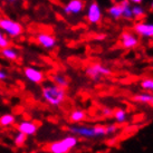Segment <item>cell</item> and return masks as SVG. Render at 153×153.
I'll use <instances>...</instances> for the list:
<instances>
[{"mask_svg":"<svg viewBox=\"0 0 153 153\" xmlns=\"http://www.w3.org/2000/svg\"><path fill=\"white\" fill-rule=\"evenodd\" d=\"M78 143L76 136L69 135L59 141H56L51 143L48 146V151L51 153H68L71 150H73Z\"/></svg>","mask_w":153,"mask_h":153,"instance_id":"3","label":"cell"},{"mask_svg":"<svg viewBox=\"0 0 153 153\" xmlns=\"http://www.w3.org/2000/svg\"><path fill=\"white\" fill-rule=\"evenodd\" d=\"M26 141H27V135H25V134H22V133L19 132L17 135L15 136L13 143H15L16 146H22L26 143Z\"/></svg>","mask_w":153,"mask_h":153,"instance_id":"23","label":"cell"},{"mask_svg":"<svg viewBox=\"0 0 153 153\" xmlns=\"http://www.w3.org/2000/svg\"><path fill=\"white\" fill-rule=\"evenodd\" d=\"M134 31L137 36L144 38H152L153 37V24L150 22H139L134 25Z\"/></svg>","mask_w":153,"mask_h":153,"instance_id":"8","label":"cell"},{"mask_svg":"<svg viewBox=\"0 0 153 153\" xmlns=\"http://www.w3.org/2000/svg\"><path fill=\"white\" fill-rule=\"evenodd\" d=\"M132 9V15H133V18H136V19H140L144 16L145 10L144 8L141 6V4H134L131 7Z\"/></svg>","mask_w":153,"mask_h":153,"instance_id":"20","label":"cell"},{"mask_svg":"<svg viewBox=\"0 0 153 153\" xmlns=\"http://www.w3.org/2000/svg\"><path fill=\"white\" fill-rule=\"evenodd\" d=\"M107 13L110 15L111 18H113L115 20L121 19L122 18V7H121V4H112L110 8L107 9Z\"/></svg>","mask_w":153,"mask_h":153,"instance_id":"16","label":"cell"},{"mask_svg":"<svg viewBox=\"0 0 153 153\" xmlns=\"http://www.w3.org/2000/svg\"><path fill=\"white\" fill-rule=\"evenodd\" d=\"M96 39H97V40H103V39H105V35L104 34L97 35V36H96Z\"/></svg>","mask_w":153,"mask_h":153,"instance_id":"29","label":"cell"},{"mask_svg":"<svg viewBox=\"0 0 153 153\" xmlns=\"http://www.w3.org/2000/svg\"><path fill=\"white\" fill-rule=\"evenodd\" d=\"M69 133L78 135L85 139H98L107 136L106 125L97 124L95 126H84V125H73L68 128Z\"/></svg>","mask_w":153,"mask_h":153,"instance_id":"1","label":"cell"},{"mask_svg":"<svg viewBox=\"0 0 153 153\" xmlns=\"http://www.w3.org/2000/svg\"><path fill=\"white\" fill-rule=\"evenodd\" d=\"M1 55L9 60H16L18 58L17 51H15V49H13V48H10V47H7V48L2 49L1 51Z\"/></svg>","mask_w":153,"mask_h":153,"instance_id":"19","label":"cell"},{"mask_svg":"<svg viewBox=\"0 0 153 153\" xmlns=\"http://www.w3.org/2000/svg\"><path fill=\"white\" fill-rule=\"evenodd\" d=\"M86 116H87V115H86V113L84 111L75 110L71 113L69 120H71V122H73V123H82L83 121L86 120Z\"/></svg>","mask_w":153,"mask_h":153,"instance_id":"15","label":"cell"},{"mask_svg":"<svg viewBox=\"0 0 153 153\" xmlns=\"http://www.w3.org/2000/svg\"><path fill=\"white\" fill-rule=\"evenodd\" d=\"M140 85L145 92H149V93L153 94V78H144V79H142Z\"/></svg>","mask_w":153,"mask_h":153,"instance_id":"22","label":"cell"},{"mask_svg":"<svg viewBox=\"0 0 153 153\" xmlns=\"http://www.w3.org/2000/svg\"><path fill=\"white\" fill-rule=\"evenodd\" d=\"M42 95L45 102H47L51 106L58 107L64 103L66 98V93L64 88H60L55 84H49L43 87Z\"/></svg>","mask_w":153,"mask_h":153,"instance_id":"2","label":"cell"},{"mask_svg":"<svg viewBox=\"0 0 153 153\" xmlns=\"http://www.w3.org/2000/svg\"><path fill=\"white\" fill-rule=\"evenodd\" d=\"M121 7H122V18H124L125 20H132L133 19V15H132V9H131V4L128 0H122L121 2Z\"/></svg>","mask_w":153,"mask_h":153,"instance_id":"14","label":"cell"},{"mask_svg":"<svg viewBox=\"0 0 153 153\" xmlns=\"http://www.w3.org/2000/svg\"><path fill=\"white\" fill-rule=\"evenodd\" d=\"M113 117H114V120L116 121L117 125H119V124L125 123L126 117H128V114H126V112L124 110H122V108H116L115 111H113Z\"/></svg>","mask_w":153,"mask_h":153,"instance_id":"18","label":"cell"},{"mask_svg":"<svg viewBox=\"0 0 153 153\" xmlns=\"http://www.w3.org/2000/svg\"><path fill=\"white\" fill-rule=\"evenodd\" d=\"M133 101L141 103V104H145V105H153V94L149 92L136 94L133 97Z\"/></svg>","mask_w":153,"mask_h":153,"instance_id":"13","label":"cell"},{"mask_svg":"<svg viewBox=\"0 0 153 153\" xmlns=\"http://www.w3.org/2000/svg\"><path fill=\"white\" fill-rule=\"evenodd\" d=\"M102 9L100 7V4L97 2H91L87 8V13H86V18L88 20L89 24L92 25H96V24H100V22L102 20Z\"/></svg>","mask_w":153,"mask_h":153,"instance_id":"6","label":"cell"},{"mask_svg":"<svg viewBox=\"0 0 153 153\" xmlns=\"http://www.w3.org/2000/svg\"><path fill=\"white\" fill-rule=\"evenodd\" d=\"M24 74H25L26 78L31 83L35 84H39L44 81V73L39 71L37 68L34 67H26L24 69Z\"/></svg>","mask_w":153,"mask_h":153,"instance_id":"10","label":"cell"},{"mask_svg":"<svg viewBox=\"0 0 153 153\" xmlns=\"http://www.w3.org/2000/svg\"><path fill=\"white\" fill-rule=\"evenodd\" d=\"M7 77H8L7 73L4 72V71H2V69H0V81H4Z\"/></svg>","mask_w":153,"mask_h":153,"instance_id":"27","label":"cell"},{"mask_svg":"<svg viewBox=\"0 0 153 153\" xmlns=\"http://www.w3.org/2000/svg\"><path fill=\"white\" fill-rule=\"evenodd\" d=\"M130 1V4H140L143 0H128Z\"/></svg>","mask_w":153,"mask_h":153,"instance_id":"28","label":"cell"},{"mask_svg":"<svg viewBox=\"0 0 153 153\" xmlns=\"http://www.w3.org/2000/svg\"><path fill=\"white\" fill-rule=\"evenodd\" d=\"M102 114L104 115L105 117H110V116H113V110H111V108H108V107H105V108H103Z\"/></svg>","mask_w":153,"mask_h":153,"instance_id":"26","label":"cell"},{"mask_svg":"<svg viewBox=\"0 0 153 153\" xmlns=\"http://www.w3.org/2000/svg\"><path fill=\"white\" fill-rule=\"evenodd\" d=\"M140 43L139 37L132 31H124L121 35V45L125 49H132L135 48Z\"/></svg>","mask_w":153,"mask_h":153,"instance_id":"7","label":"cell"},{"mask_svg":"<svg viewBox=\"0 0 153 153\" xmlns=\"http://www.w3.org/2000/svg\"><path fill=\"white\" fill-rule=\"evenodd\" d=\"M86 75L93 79V81H100L101 77L103 76H110L112 75V71L106 66H103L101 64H93L88 66L85 69Z\"/></svg>","mask_w":153,"mask_h":153,"instance_id":"5","label":"cell"},{"mask_svg":"<svg viewBox=\"0 0 153 153\" xmlns=\"http://www.w3.org/2000/svg\"><path fill=\"white\" fill-rule=\"evenodd\" d=\"M17 128H18V131L27 136L35 135L37 130H38V126L36 125V123L31 122V121H22V122H20V123L18 124Z\"/></svg>","mask_w":153,"mask_h":153,"instance_id":"12","label":"cell"},{"mask_svg":"<svg viewBox=\"0 0 153 153\" xmlns=\"http://www.w3.org/2000/svg\"><path fill=\"white\" fill-rule=\"evenodd\" d=\"M84 7L83 0H69L64 7V13L66 15H78L84 10Z\"/></svg>","mask_w":153,"mask_h":153,"instance_id":"9","label":"cell"},{"mask_svg":"<svg viewBox=\"0 0 153 153\" xmlns=\"http://www.w3.org/2000/svg\"><path fill=\"white\" fill-rule=\"evenodd\" d=\"M15 116L13 114H4L0 117V125L1 126H9L15 123Z\"/></svg>","mask_w":153,"mask_h":153,"instance_id":"21","label":"cell"},{"mask_svg":"<svg viewBox=\"0 0 153 153\" xmlns=\"http://www.w3.org/2000/svg\"><path fill=\"white\" fill-rule=\"evenodd\" d=\"M0 29H2L6 34L11 37H18L22 33V26L13 19L2 18L0 19Z\"/></svg>","mask_w":153,"mask_h":153,"instance_id":"4","label":"cell"},{"mask_svg":"<svg viewBox=\"0 0 153 153\" xmlns=\"http://www.w3.org/2000/svg\"><path fill=\"white\" fill-rule=\"evenodd\" d=\"M151 10L153 11V0L151 1Z\"/></svg>","mask_w":153,"mask_h":153,"instance_id":"30","label":"cell"},{"mask_svg":"<svg viewBox=\"0 0 153 153\" xmlns=\"http://www.w3.org/2000/svg\"><path fill=\"white\" fill-rule=\"evenodd\" d=\"M117 131H119V125H117V124H110V125H106L107 135L115 134Z\"/></svg>","mask_w":153,"mask_h":153,"instance_id":"24","label":"cell"},{"mask_svg":"<svg viewBox=\"0 0 153 153\" xmlns=\"http://www.w3.org/2000/svg\"><path fill=\"white\" fill-rule=\"evenodd\" d=\"M7 47H9V40L7 39V37L0 31V48L4 49V48H7Z\"/></svg>","mask_w":153,"mask_h":153,"instance_id":"25","label":"cell"},{"mask_svg":"<svg viewBox=\"0 0 153 153\" xmlns=\"http://www.w3.org/2000/svg\"><path fill=\"white\" fill-rule=\"evenodd\" d=\"M37 43L42 47L46 48V49H51L56 46V39L53 35L48 34V33H40L37 35L36 37Z\"/></svg>","mask_w":153,"mask_h":153,"instance_id":"11","label":"cell"},{"mask_svg":"<svg viewBox=\"0 0 153 153\" xmlns=\"http://www.w3.org/2000/svg\"><path fill=\"white\" fill-rule=\"evenodd\" d=\"M53 82H54V84L56 86H58L60 88H66L68 86V79L64 75H62V74H55V75H53Z\"/></svg>","mask_w":153,"mask_h":153,"instance_id":"17","label":"cell"},{"mask_svg":"<svg viewBox=\"0 0 153 153\" xmlns=\"http://www.w3.org/2000/svg\"><path fill=\"white\" fill-rule=\"evenodd\" d=\"M9 1H16V0H9Z\"/></svg>","mask_w":153,"mask_h":153,"instance_id":"31","label":"cell"}]
</instances>
